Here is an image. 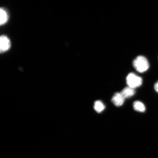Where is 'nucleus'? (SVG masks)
<instances>
[{
	"mask_svg": "<svg viewBox=\"0 0 158 158\" xmlns=\"http://www.w3.org/2000/svg\"><path fill=\"white\" fill-rule=\"evenodd\" d=\"M134 68L137 72H145L149 68V64L147 59L143 56H139L134 59L133 62Z\"/></svg>",
	"mask_w": 158,
	"mask_h": 158,
	"instance_id": "f257e3e1",
	"label": "nucleus"
},
{
	"mask_svg": "<svg viewBox=\"0 0 158 158\" xmlns=\"http://www.w3.org/2000/svg\"><path fill=\"white\" fill-rule=\"evenodd\" d=\"M126 82L128 86L135 89L141 85L143 79L133 73H130L126 78Z\"/></svg>",
	"mask_w": 158,
	"mask_h": 158,
	"instance_id": "f03ea898",
	"label": "nucleus"
},
{
	"mask_svg": "<svg viewBox=\"0 0 158 158\" xmlns=\"http://www.w3.org/2000/svg\"><path fill=\"white\" fill-rule=\"evenodd\" d=\"M11 43L7 36L2 35L0 38V49L1 52H3L8 50L10 47Z\"/></svg>",
	"mask_w": 158,
	"mask_h": 158,
	"instance_id": "7ed1b4c3",
	"label": "nucleus"
},
{
	"mask_svg": "<svg viewBox=\"0 0 158 158\" xmlns=\"http://www.w3.org/2000/svg\"><path fill=\"white\" fill-rule=\"evenodd\" d=\"M125 99L121 93H116L112 97V102L115 106H120L123 104Z\"/></svg>",
	"mask_w": 158,
	"mask_h": 158,
	"instance_id": "20e7f679",
	"label": "nucleus"
},
{
	"mask_svg": "<svg viewBox=\"0 0 158 158\" xmlns=\"http://www.w3.org/2000/svg\"><path fill=\"white\" fill-rule=\"evenodd\" d=\"M120 93L124 98H129L134 95L135 94V90L134 89L128 86L123 89Z\"/></svg>",
	"mask_w": 158,
	"mask_h": 158,
	"instance_id": "39448f33",
	"label": "nucleus"
},
{
	"mask_svg": "<svg viewBox=\"0 0 158 158\" xmlns=\"http://www.w3.org/2000/svg\"><path fill=\"white\" fill-rule=\"evenodd\" d=\"M133 108L136 111L143 112L146 110V107L144 104L141 102L136 101L134 102Z\"/></svg>",
	"mask_w": 158,
	"mask_h": 158,
	"instance_id": "423d86ee",
	"label": "nucleus"
},
{
	"mask_svg": "<svg viewBox=\"0 0 158 158\" xmlns=\"http://www.w3.org/2000/svg\"><path fill=\"white\" fill-rule=\"evenodd\" d=\"M94 108L97 112L100 113L103 111L105 108V106L103 102L101 101L98 100L94 102Z\"/></svg>",
	"mask_w": 158,
	"mask_h": 158,
	"instance_id": "0eeeda50",
	"label": "nucleus"
},
{
	"mask_svg": "<svg viewBox=\"0 0 158 158\" xmlns=\"http://www.w3.org/2000/svg\"><path fill=\"white\" fill-rule=\"evenodd\" d=\"M0 14H1V19H0V23L1 25L5 24L7 21L8 16L7 14L4 9L2 8L0 10Z\"/></svg>",
	"mask_w": 158,
	"mask_h": 158,
	"instance_id": "6e6552de",
	"label": "nucleus"
},
{
	"mask_svg": "<svg viewBox=\"0 0 158 158\" xmlns=\"http://www.w3.org/2000/svg\"><path fill=\"white\" fill-rule=\"evenodd\" d=\"M154 89H155L156 91L158 93V81L154 85Z\"/></svg>",
	"mask_w": 158,
	"mask_h": 158,
	"instance_id": "1a4fd4ad",
	"label": "nucleus"
}]
</instances>
